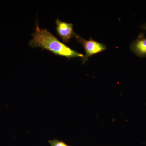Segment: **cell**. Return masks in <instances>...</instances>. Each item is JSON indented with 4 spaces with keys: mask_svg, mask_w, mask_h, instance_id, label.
I'll list each match as a JSON object with an SVG mask.
<instances>
[{
    "mask_svg": "<svg viewBox=\"0 0 146 146\" xmlns=\"http://www.w3.org/2000/svg\"><path fill=\"white\" fill-rule=\"evenodd\" d=\"M32 36L33 37L29 42V45L32 48L40 47L54 54L64 56L68 59L76 57L82 58L84 56L82 54L60 42L46 29L40 28L38 24H36L34 33Z\"/></svg>",
    "mask_w": 146,
    "mask_h": 146,
    "instance_id": "cell-1",
    "label": "cell"
},
{
    "mask_svg": "<svg viewBox=\"0 0 146 146\" xmlns=\"http://www.w3.org/2000/svg\"><path fill=\"white\" fill-rule=\"evenodd\" d=\"M75 37L77 42L82 45L85 50V55L82 58L83 64L93 55L102 52L106 49V46L104 44L94 41L91 37L90 40H87L76 34Z\"/></svg>",
    "mask_w": 146,
    "mask_h": 146,
    "instance_id": "cell-2",
    "label": "cell"
},
{
    "mask_svg": "<svg viewBox=\"0 0 146 146\" xmlns=\"http://www.w3.org/2000/svg\"><path fill=\"white\" fill-rule=\"evenodd\" d=\"M56 31L58 35L61 38L63 43H67L76 34L73 29L74 25L60 21L58 18L55 22Z\"/></svg>",
    "mask_w": 146,
    "mask_h": 146,
    "instance_id": "cell-3",
    "label": "cell"
},
{
    "mask_svg": "<svg viewBox=\"0 0 146 146\" xmlns=\"http://www.w3.org/2000/svg\"><path fill=\"white\" fill-rule=\"evenodd\" d=\"M130 49L138 57H146V37L143 33H139L137 39L131 42Z\"/></svg>",
    "mask_w": 146,
    "mask_h": 146,
    "instance_id": "cell-4",
    "label": "cell"
},
{
    "mask_svg": "<svg viewBox=\"0 0 146 146\" xmlns=\"http://www.w3.org/2000/svg\"><path fill=\"white\" fill-rule=\"evenodd\" d=\"M48 142L50 146H69L63 141H60L57 139L49 140Z\"/></svg>",
    "mask_w": 146,
    "mask_h": 146,
    "instance_id": "cell-5",
    "label": "cell"
},
{
    "mask_svg": "<svg viewBox=\"0 0 146 146\" xmlns=\"http://www.w3.org/2000/svg\"><path fill=\"white\" fill-rule=\"evenodd\" d=\"M141 28L146 31V23L143 24V25H141Z\"/></svg>",
    "mask_w": 146,
    "mask_h": 146,
    "instance_id": "cell-6",
    "label": "cell"
}]
</instances>
